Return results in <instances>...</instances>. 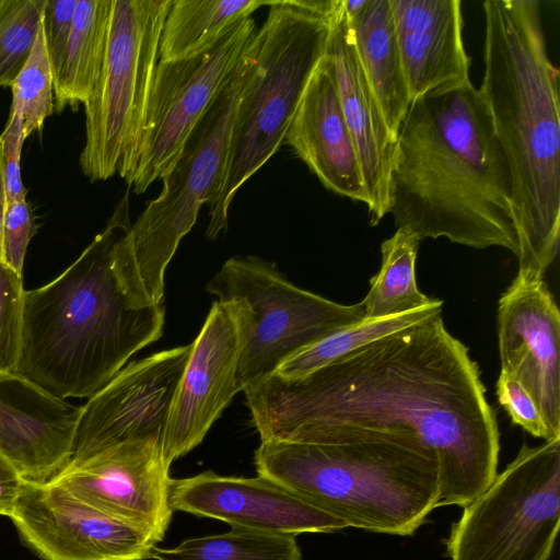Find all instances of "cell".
<instances>
[{
    "label": "cell",
    "instance_id": "25",
    "mask_svg": "<svg viewBox=\"0 0 560 560\" xmlns=\"http://www.w3.org/2000/svg\"><path fill=\"white\" fill-rule=\"evenodd\" d=\"M420 240L405 230H396L381 245L382 265L370 280V290L361 301L365 319L384 318L443 304L424 295L417 285L415 265Z\"/></svg>",
    "mask_w": 560,
    "mask_h": 560
},
{
    "label": "cell",
    "instance_id": "12",
    "mask_svg": "<svg viewBox=\"0 0 560 560\" xmlns=\"http://www.w3.org/2000/svg\"><path fill=\"white\" fill-rule=\"evenodd\" d=\"M190 352L187 345L132 361L88 398L81 406L71 460L122 443L162 442Z\"/></svg>",
    "mask_w": 560,
    "mask_h": 560
},
{
    "label": "cell",
    "instance_id": "30",
    "mask_svg": "<svg viewBox=\"0 0 560 560\" xmlns=\"http://www.w3.org/2000/svg\"><path fill=\"white\" fill-rule=\"evenodd\" d=\"M24 298L22 275L0 261V371L16 372L22 349Z\"/></svg>",
    "mask_w": 560,
    "mask_h": 560
},
{
    "label": "cell",
    "instance_id": "17",
    "mask_svg": "<svg viewBox=\"0 0 560 560\" xmlns=\"http://www.w3.org/2000/svg\"><path fill=\"white\" fill-rule=\"evenodd\" d=\"M170 505L173 511L265 533L296 536L346 528L338 518L259 475L255 478L224 477L205 471L189 478L172 479Z\"/></svg>",
    "mask_w": 560,
    "mask_h": 560
},
{
    "label": "cell",
    "instance_id": "36",
    "mask_svg": "<svg viewBox=\"0 0 560 560\" xmlns=\"http://www.w3.org/2000/svg\"><path fill=\"white\" fill-rule=\"evenodd\" d=\"M5 186H4V173H3V160H2V141L0 139V255H1V238H2V226L3 215L5 210Z\"/></svg>",
    "mask_w": 560,
    "mask_h": 560
},
{
    "label": "cell",
    "instance_id": "24",
    "mask_svg": "<svg viewBox=\"0 0 560 560\" xmlns=\"http://www.w3.org/2000/svg\"><path fill=\"white\" fill-rule=\"evenodd\" d=\"M272 0H172L159 46V60L191 56L236 22Z\"/></svg>",
    "mask_w": 560,
    "mask_h": 560
},
{
    "label": "cell",
    "instance_id": "15",
    "mask_svg": "<svg viewBox=\"0 0 560 560\" xmlns=\"http://www.w3.org/2000/svg\"><path fill=\"white\" fill-rule=\"evenodd\" d=\"M241 337L234 307L215 301L191 343L162 440L168 465L205 439L240 392L236 373Z\"/></svg>",
    "mask_w": 560,
    "mask_h": 560
},
{
    "label": "cell",
    "instance_id": "33",
    "mask_svg": "<svg viewBox=\"0 0 560 560\" xmlns=\"http://www.w3.org/2000/svg\"><path fill=\"white\" fill-rule=\"evenodd\" d=\"M0 139L8 205L26 199V189L21 177V152L25 141L23 117L21 106L15 100H12L9 119Z\"/></svg>",
    "mask_w": 560,
    "mask_h": 560
},
{
    "label": "cell",
    "instance_id": "9",
    "mask_svg": "<svg viewBox=\"0 0 560 560\" xmlns=\"http://www.w3.org/2000/svg\"><path fill=\"white\" fill-rule=\"evenodd\" d=\"M172 0H113L104 66L84 105L79 156L92 182L127 180L139 145L150 84Z\"/></svg>",
    "mask_w": 560,
    "mask_h": 560
},
{
    "label": "cell",
    "instance_id": "23",
    "mask_svg": "<svg viewBox=\"0 0 560 560\" xmlns=\"http://www.w3.org/2000/svg\"><path fill=\"white\" fill-rule=\"evenodd\" d=\"M113 0H78L72 31L54 81L55 107L84 104L106 56Z\"/></svg>",
    "mask_w": 560,
    "mask_h": 560
},
{
    "label": "cell",
    "instance_id": "2",
    "mask_svg": "<svg viewBox=\"0 0 560 560\" xmlns=\"http://www.w3.org/2000/svg\"><path fill=\"white\" fill-rule=\"evenodd\" d=\"M131 228L127 192L73 264L25 291L16 373L57 398H90L163 335L165 311L143 287Z\"/></svg>",
    "mask_w": 560,
    "mask_h": 560
},
{
    "label": "cell",
    "instance_id": "13",
    "mask_svg": "<svg viewBox=\"0 0 560 560\" xmlns=\"http://www.w3.org/2000/svg\"><path fill=\"white\" fill-rule=\"evenodd\" d=\"M9 518L43 560H144L160 542L52 481L24 480Z\"/></svg>",
    "mask_w": 560,
    "mask_h": 560
},
{
    "label": "cell",
    "instance_id": "22",
    "mask_svg": "<svg viewBox=\"0 0 560 560\" xmlns=\"http://www.w3.org/2000/svg\"><path fill=\"white\" fill-rule=\"evenodd\" d=\"M342 7L362 71L396 140L412 100L390 0H342Z\"/></svg>",
    "mask_w": 560,
    "mask_h": 560
},
{
    "label": "cell",
    "instance_id": "21",
    "mask_svg": "<svg viewBox=\"0 0 560 560\" xmlns=\"http://www.w3.org/2000/svg\"><path fill=\"white\" fill-rule=\"evenodd\" d=\"M411 100L469 82L460 0H390Z\"/></svg>",
    "mask_w": 560,
    "mask_h": 560
},
{
    "label": "cell",
    "instance_id": "32",
    "mask_svg": "<svg viewBox=\"0 0 560 560\" xmlns=\"http://www.w3.org/2000/svg\"><path fill=\"white\" fill-rule=\"evenodd\" d=\"M36 231L26 199L5 205L0 261L22 275L26 250Z\"/></svg>",
    "mask_w": 560,
    "mask_h": 560
},
{
    "label": "cell",
    "instance_id": "20",
    "mask_svg": "<svg viewBox=\"0 0 560 560\" xmlns=\"http://www.w3.org/2000/svg\"><path fill=\"white\" fill-rule=\"evenodd\" d=\"M284 141L327 189L366 205L359 158L325 56L304 89Z\"/></svg>",
    "mask_w": 560,
    "mask_h": 560
},
{
    "label": "cell",
    "instance_id": "28",
    "mask_svg": "<svg viewBox=\"0 0 560 560\" xmlns=\"http://www.w3.org/2000/svg\"><path fill=\"white\" fill-rule=\"evenodd\" d=\"M46 0H0V86L11 88L42 24Z\"/></svg>",
    "mask_w": 560,
    "mask_h": 560
},
{
    "label": "cell",
    "instance_id": "11",
    "mask_svg": "<svg viewBox=\"0 0 560 560\" xmlns=\"http://www.w3.org/2000/svg\"><path fill=\"white\" fill-rule=\"evenodd\" d=\"M256 33L255 21L249 16L191 56L158 60L133 168L126 180L137 195L171 168Z\"/></svg>",
    "mask_w": 560,
    "mask_h": 560
},
{
    "label": "cell",
    "instance_id": "18",
    "mask_svg": "<svg viewBox=\"0 0 560 560\" xmlns=\"http://www.w3.org/2000/svg\"><path fill=\"white\" fill-rule=\"evenodd\" d=\"M80 410L0 371V451L25 481L48 482L70 463Z\"/></svg>",
    "mask_w": 560,
    "mask_h": 560
},
{
    "label": "cell",
    "instance_id": "27",
    "mask_svg": "<svg viewBox=\"0 0 560 560\" xmlns=\"http://www.w3.org/2000/svg\"><path fill=\"white\" fill-rule=\"evenodd\" d=\"M442 304L345 327L287 359L275 372L282 378L307 374L382 336L441 313Z\"/></svg>",
    "mask_w": 560,
    "mask_h": 560
},
{
    "label": "cell",
    "instance_id": "34",
    "mask_svg": "<svg viewBox=\"0 0 560 560\" xmlns=\"http://www.w3.org/2000/svg\"><path fill=\"white\" fill-rule=\"evenodd\" d=\"M78 0H46L42 26L54 81L72 31Z\"/></svg>",
    "mask_w": 560,
    "mask_h": 560
},
{
    "label": "cell",
    "instance_id": "26",
    "mask_svg": "<svg viewBox=\"0 0 560 560\" xmlns=\"http://www.w3.org/2000/svg\"><path fill=\"white\" fill-rule=\"evenodd\" d=\"M156 560H302L296 536L238 527L189 538L174 548L153 549Z\"/></svg>",
    "mask_w": 560,
    "mask_h": 560
},
{
    "label": "cell",
    "instance_id": "29",
    "mask_svg": "<svg viewBox=\"0 0 560 560\" xmlns=\"http://www.w3.org/2000/svg\"><path fill=\"white\" fill-rule=\"evenodd\" d=\"M11 90L13 100L21 106L23 135L26 140L33 132L42 130L45 120L55 109L54 77L42 24L30 57Z\"/></svg>",
    "mask_w": 560,
    "mask_h": 560
},
{
    "label": "cell",
    "instance_id": "4",
    "mask_svg": "<svg viewBox=\"0 0 560 560\" xmlns=\"http://www.w3.org/2000/svg\"><path fill=\"white\" fill-rule=\"evenodd\" d=\"M537 0H487L485 73L478 89L508 160L518 273L544 279L559 250V71Z\"/></svg>",
    "mask_w": 560,
    "mask_h": 560
},
{
    "label": "cell",
    "instance_id": "1",
    "mask_svg": "<svg viewBox=\"0 0 560 560\" xmlns=\"http://www.w3.org/2000/svg\"><path fill=\"white\" fill-rule=\"evenodd\" d=\"M261 441L312 442L342 429L418 441L436 459L442 505L466 506L498 475L500 434L477 363L440 314L295 378L243 390Z\"/></svg>",
    "mask_w": 560,
    "mask_h": 560
},
{
    "label": "cell",
    "instance_id": "10",
    "mask_svg": "<svg viewBox=\"0 0 560 560\" xmlns=\"http://www.w3.org/2000/svg\"><path fill=\"white\" fill-rule=\"evenodd\" d=\"M560 524V439L524 444L452 525L451 560H548Z\"/></svg>",
    "mask_w": 560,
    "mask_h": 560
},
{
    "label": "cell",
    "instance_id": "6",
    "mask_svg": "<svg viewBox=\"0 0 560 560\" xmlns=\"http://www.w3.org/2000/svg\"><path fill=\"white\" fill-rule=\"evenodd\" d=\"M341 0H272L255 35L256 69L237 106L206 236L228 229L238 189L278 151L304 89L326 54Z\"/></svg>",
    "mask_w": 560,
    "mask_h": 560
},
{
    "label": "cell",
    "instance_id": "31",
    "mask_svg": "<svg viewBox=\"0 0 560 560\" xmlns=\"http://www.w3.org/2000/svg\"><path fill=\"white\" fill-rule=\"evenodd\" d=\"M500 405L510 415L514 424L545 442L556 440L542 415L525 386L513 375L501 371L495 385ZM560 439V438H559Z\"/></svg>",
    "mask_w": 560,
    "mask_h": 560
},
{
    "label": "cell",
    "instance_id": "7",
    "mask_svg": "<svg viewBox=\"0 0 560 560\" xmlns=\"http://www.w3.org/2000/svg\"><path fill=\"white\" fill-rule=\"evenodd\" d=\"M206 290L234 307L240 392L272 375L299 351L365 319L361 302L343 305L303 290L259 257L228 259Z\"/></svg>",
    "mask_w": 560,
    "mask_h": 560
},
{
    "label": "cell",
    "instance_id": "3",
    "mask_svg": "<svg viewBox=\"0 0 560 560\" xmlns=\"http://www.w3.org/2000/svg\"><path fill=\"white\" fill-rule=\"evenodd\" d=\"M508 160L471 82L412 100L388 183L396 230L518 254Z\"/></svg>",
    "mask_w": 560,
    "mask_h": 560
},
{
    "label": "cell",
    "instance_id": "16",
    "mask_svg": "<svg viewBox=\"0 0 560 560\" xmlns=\"http://www.w3.org/2000/svg\"><path fill=\"white\" fill-rule=\"evenodd\" d=\"M501 371L517 378L560 438V314L544 279L517 272L498 307Z\"/></svg>",
    "mask_w": 560,
    "mask_h": 560
},
{
    "label": "cell",
    "instance_id": "19",
    "mask_svg": "<svg viewBox=\"0 0 560 560\" xmlns=\"http://www.w3.org/2000/svg\"><path fill=\"white\" fill-rule=\"evenodd\" d=\"M360 162L371 224L388 213V183L396 140L366 81L341 4L325 54Z\"/></svg>",
    "mask_w": 560,
    "mask_h": 560
},
{
    "label": "cell",
    "instance_id": "5",
    "mask_svg": "<svg viewBox=\"0 0 560 560\" xmlns=\"http://www.w3.org/2000/svg\"><path fill=\"white\" fill-rule=\"evenodd\" d=\"M255 466L346 527L409 536L439 506L433 453L402 435L342 429L312 442L261 441Z\"/></svg>",
    "mask_w": 560,
    "mask_h": 560
},
{
    "label": "cell",
    "instance_id": "14",
    "mask_svg": "<svg viewBox=\"0 0 560 560\" xmlns=\"http://www.w3.org/2000/svg\"><path fill=\"white\" fill-rule=\"evenodd\" d=\"M170 467L161 441H137L71 460L50 481L161 541L173 514Z\"/></svg>",
    "mask_w": 560,
    "mask_h": 560
},
{
    "label": "cell",
    "instance_id": "35",
    "mask_svg": "<svg viewBox=\"0 0 560 560\" xmlns=\"http://www.w3.org/2000/svg\"><path fill=\"white\" fill-rule=\"evenodd\" d=\"M24 479L0 451V515L10 517Z\"/></svg>",
    "mask_w": 560,
    "mask_h": 560
},
{
    "label": "cell",
    "instance_id": "8",
    "mask_svg": "<svg viewBox=\"0 0 560 560\" xmlns=\"http://www.w3.org/2000/svg\"><path fill=\"white\" fill-rule=\"evenodd\" d=\"M256 69L255 37L213 101L190 131L163 188L131 228L136 265L155 304L164 296V276L200 208L214 196L228 159L238 103Z\"/></svg>",
    "mask_w": 560,
    "mask_h": 560
}]
</instances>
